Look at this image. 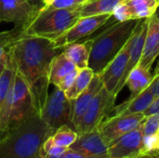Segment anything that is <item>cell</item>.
<instances>
[{"label": "cell", "instance_id": "1", "mask_svg": "<svg viewBox=\"0 0 159 158\" xmlns=\"http://www.w3.org/2000/svg\"><path fill=\"white\" fill-rule=\"evenodd\" d=\"M60 50L51 40L21 34L10 47L12 67L28 85L38 115L48 95L50 64Z\"/></svg>", "mask_w": 159, "mask_h": 158}, {"label": "cell", "instance_id": "2", "mask_svg": "<svg viewBox=\"0 0 159 158\" xmlns=\"http://www.w3.org/2000/svg\"><path fill=\"white\" fill-rule=\"evenodd\" d=\"M53 132L35 114L0 139V158H40L43 142Z\"/></svg>", "mask_w": 159, "mask_h": 158}, {"label": "cell", "instance_id": "3", "mask_svg": "<svg viewBox=\"0 0 159 158\" xmlns=\"http://www.w3.org/2000/svg\"><path fill=\"white\" fill-rule=\"evenodd\" d=\"M141 20L116 21L90 39L89 68L100 74L131 37Z\"/></svg>", "mask_w": 159, "mask_h": 158}, {"label": "cell", "instance_id": "4", "mask_svg": "<svg viewBox=\"0 0 159 158\" xmlns=\"http://www.w3.org/2000/svg\"><path fill=\"white\" fill-rule=\"evenodd\" d=\"M81 18V7L74 8L43 7L21 31V34L57 40Z\"/></svg>", "mask_w": 159, "mask_h": 158}, {"label": "cell", "instance_id": "5", "mask_svg": "<svg viewBox=\"0 0 159 158\" xmlns=\"http://www.w3.org/2000/svg\"><path fill=\"white\" fill-rule=\"evenodd\" d=\"M39 116L53 131L63 126L74 129L71 120V101L64 91L57 87H54L50 93L48 92Z\"/></svg>", "mask_w": 159, "mask_h": 158}, {"label": "cell", "instance_id": "6", "mask_svg": "<svg viewBox=\"0 0 159 158\" xmlns=\"http://www.w3.org/2000/svg\"><path fill=\"white\" fill-rule=\"evenodd\" d=\"M116 100V97L102 87L93 98L85 114L81 117L75 127V131L77 133H83L98 128L103 120L110 116Z\"/></svg>", "mask_w": 159, "mask_h": 158}, {"label": "cell", "instance_id": "7", "mask_svg": "<svg viewBox=\"0 0 159 158\" xmlns=\"http://www.w3.org/2000/svg\"><path fill=\"white\" fill-rule=\"evenodd\" d=\"M40 8L27 0H0V20L11 22L20 33L38 14Z\"/></svg>", "mask_w": 159, "mask_h": 158}, {"label": "cell", "instance_id": "8", "mask_svg": "<svg viewBox=\"0 0 159 158\" xmlns=\"http://www.w3.org/2000/svg\"><path fill=\"white\" fill-rule=\"evenodd\" d=\"M111 17V14L81 17L64 34H62L53 43L56 47L61 49L67 44L79 41L82 38L90 35L102 25H104Z\"/></svg>", "mask_w": 159, "mask_h": 158}, {"label": "cell", "instance_id": "9", "mask_svg": "<svg viewBox=\"0 0 159 158\" xmlns=\"http://www.w3.org/2000/svg\"><path fill=\"white\" fill-rule=\"evenodd\" d=\"M144 119L145 115L143 113L127 115H110L102 122L98 129L109 146L114 141L137 128Z\"/></svg>", "mask_w": 159, "mask_h": 158}, {"label": "cell", "instance_id": "10", "mask_svg": "<svg viewBox=\"0 0 159 158\" xmlns=\"http://www.w3.org/2000/svg\"><path fill=\"white\" fill-rule=\"evenodd\" d=\"M143 121L137 128L109 144L108 158H136L143 154Z\"/></svg>", "mask_w": 159, "mask_h": 158}, {"label": "cell", "instance_id": "11", "mask_svg": "<svg viewBox=\"0 0 159 158\" xmlns=\"http://www.w3.org/2000/svg\"><path fill=\"white\" fill-rule=\"evenodd\" d=\"M158 5L157 0H125L116 7L112 16L117 21L147 19L155 14Z\"/></svg>", "mask_w": 159, "mask_h": 158}, {"label": "cell", "instance_id": "12", "mask_svg": "<svg viewBox=\"0 0 159 158\" xmlns=\"http://www.w3.org/2000/svg\"><path fill=\"white\" fill-rule=\"evenodd\" d=\"M147 19L141 20L139 24L136 26L131 37L129 38V43H130L129 57V61H128L125 72L121 77L120 82L118 83V85L116 88L115 94L116 96L122 90V88L126 86V81H127L130 72L139 64V62L141 61L143 44H144L146 32H147Z\"/></svg>", "mask_w": 159, "mask_h": 158}, {"label": "cell", "instance_id": "13", "mask_svg": "<svg viewBox=\"0 0 159 158\" xmlns=\"http://www.w3.org/2000/svg\"><path fill=\"white\" fill-rule=\"evenodd\" d=\"M129 47L130 43L129 40L127 44L123 47V48L118 52V54L100 74L101 79L103 83V87L115 97H117L115 94V91L127 67L129 57Z\"/></svg>", "mask_w": 159, "mask_h": 158}, {"label": "cell", "instance_id": "14", "mask_svg": "<svg viewBox=\"0 0 159 158\" xmlns=\"http://www.w3.org/2000/svg\"><path fill=\"white\" fill-rule=\"evenodd\" d=\"M69 149L86 156H107L108 143L96 128L90 131L78 133L76 141Z\"/></svg>", "mask_w": 159, "mask_h": 158}, {"label": "cell", "instance_id": "15", "mask_svg": "<svg viewBox=\"0 0 159 158\" xmlns=\"http://www.w3.org/2000/svg\"><path fill=\"white\" fill-rule=\"evenodd\" d=\"M159 56V20L154 15L147 19V32L139 65L151 70Z\"/></svg>", "mask_w": 159, "mask_h": 158}, {"label": "cell", "instance_id": "16", "mask_svg": "<svg viewBox=\"0 0 159 158\" xmlns=\"http://www.w3.org/2000/svg\"><path fill=\"white\" fill-rule=\"evenodd\" d=\"M103 83L100 74H95L89 87L80 93L75 100L71 101V120L75 130V127L85 114L89 105L90 104L96 94L102 88Z\"/></svg>", "mask_w": 159, "mask_h": 158}, {"label": "cell", "instance_id": "17", "mask_svg": "<svg viewBox=\"0 0 159 158\" xmlns=\"http://www.w3.org/2000/svg\"><path fill=\"white\" fill-rule=\"evenodd\" d=\"M155 99L156 98L154 94L148 87L138 95L130 96L127 101L120 103L119 105H115L110 115H127L143 113Z\"/></svg>", "mask_w": 159, "mask_h": 158}, {"label": "cell", "instance_id": "18", "mask_svg": "<svg viewBox=\"0 0 159 158\" xmlns=\"http://www.w3.org/2000/svg\"><path fill=\"white\" fill-rule=\"evenodd\" d=\"M90 44V39L84 42L76 41L65 45L61 50L78 69H84L89 67Z\"/></svg>", "mask_w": 159, "mask_h": 158}, {"label": "cell", "instance_id": "19", "mask_svg": "<svg viewBox=\"0 0 159 158\" xmlns=\"http://www.w3.org/2000/svg\"><path fill=\"white\" fill-rule=\"evenodd\" d=\"M153 78L154 74L151 73V70L145 69L138 64L130 72L126 81V86L131 91L130 96H136L147 88L153 81Z\"/></svg>", "mask_w": 159, "mask_h": 158}, {"label": "cell", "instance_id": "20", "mask_svg": "<svg viewBox=\"0 0 159 158\" xmlns=\"http://www.w3.org/2000/svg\"><path fill=\"white\" fill-rule=\"evenodd\" d=\"M77 67L66 57V55L61 51L59 52L52 60L49 69V84L57 87L60 81L71 71L76 69Z\"/></svg>", "mask_w": 159, "mask_h": 158}, {"label": "cell", "instance_id": "21", "mask_svg": "<svg viewBox=\"0 0 159 158\" xmlns=\"http://www.w3.org/2000/svg\"><path fill=\"white\" fill-rule=\"evenodd\" d=\"M78 133L69 126H63L56 129L49 137L43 142L41 149H47L50 146H60L70 148L76 141Z\"/></svg>", "mask_w": 159, "mask_h": 158}, {"label": "cell", "instance_id": "22", "mask_svg": "<svg viewBox=\"0 0 159 158\" xmlns=\"http://www.w3.org/2000/svg\"><path fill=\"white\" fill-rule=\"evenodd\" d=\"M125 0H89L81 7V17L113 14L116 7Z\"/></svg>", "mask_w": 159, "mask_h": 158}, {"label": "cell", "instance_id": "23", "mask_svg": "<svg viewBox=\"0 0 159 158\" xmlns=\"http://www.w3.org/2000/svg\"><path fill=\"white\" fill-rule=\"evenodd\" d=\"M94 74H95L94 72L89 67L84 69H79L74 83L66 91H64L66 97L70 101L75 100L80 93H82L89 87Z\"/></svg>", "mask_w": 159, "mask_h": 158}, {"label": "cell", "instance_id": "24", "mask_svg": "<svg viewBox=\"0 0 159 158\" xmlns=\"http://www.w3.org/2000/svg\"><path fill=\"white\" fill-rule=\"evenodd\" d=\"M20 34V31L16 28L11 31L0 32V62L7 68H13L10 56V47Z\"/></svg>", "mask_w": 159, "mask_h": 158}, {"label": "cell", "instance_id": "25", "mask_svg": "<svg viewBox=\"0 0 159 158\" xmlns=\"http://www.w3.org/2000/svg\"><path fill=\"white\" fill-rule=\"evenodd\" d=\"M159 129V115H152L145 116L143 125V137L156 135Z\"/></svg>", "mask_w": 159, "mask_h": 158}, {"label": "cell", "instance_id": "26", "mask_svg": "<svg viewBox=\"0 0 159 158\" xmlns=\"http://www.w3.org/2000/svg\"><path fill=\"white\" fill-rule=\"evenodd\" d=\"M89 0H51L45 7L50 8H74L82 7Z\"/></svg>", "mask_w": 159, "mask_h": 158}, {"label": "cell", "instance_id": "27", "mask_svg": "<svg viewBox=\"0 0 159 158\" xmlns=\"http://www.w3.org/2000/svg\"><path fill=\"white\" fill-rule=\"evenodd\" d=\"M159 150V137L157 134L143 138V153Z\"/></svg>", "mask_w": 159, "mask_h": 158}, {"label": "cell", "instance_id": "28", "mask_svg": "<svg viewBox=\"0 0 159 158\" xmlns=\"http://www.w3.org/2000/svg\"><path fill=\"white\" fill-rule=\"evenodd\" d=\"M78 71H79V69L76 68V69L71 71L70 73H68L65 76L62 77V79H61V80L60 81V83L58 84L57 88H61V89L63 90V91H66V90L72 86V84L74 83V81H75V79L77 74H78Z\"/></svg>", "mask_w": 159, "mask_h": 158}, {"label": "cell", "instance_id": "29", "mask_svg": "<svg viewBox=\"0 0 159 158\" xmlns=\"http://www.w3.org/2000/svg\"><path fill=\"white\" fill-rule=\"evenodd\" d=\"M62 158H108V156H86V155L80 154L78 152L73 151L71 149H68Z\"/></svg>", "mask_w": 159, "mask_h": 158}, {"label": "cell", "instance_id": "30", "mask_svg": "<svg viewBox=\"0 0 159 158\" xmlns=\"http://www.w3.org/2000/svg\"><path fill=\"white\" fill-rule=\"evenodd\" d=\"M145 116L152 115H159V97L156 98L154 102L150 104V106L143 112Z\"/></svg>", "mask_w": 159, "mask_h": 158}, {"label": "cell", "instance_id": "31", "mask_svg": "<svg viewBox=\"0 0 159 158\" xmlns=\"http://www.w3.org/2000/svg\"><path fill=\"white\" fill-rule=\"evenodd\" d=\"M149 88H150L152 93L154 94L155 98L159 97V74L154 75L153 81L149 85Z\"/></svg>", "mask_w": 159, "mask_h": 158}, {"label": "cell", "instance_id": "32", "mask_svg": "<svg viewBox=\"0 0 159 158\" xmlns=\"http://www.w3.org/2000/svg\"><path fill=\"white\" fill-rule=\"evenodd\" d=\"M31 5L42 9L43 7H45L46 6H48V4L51 1V0H27Z\"/></svg>", "mask_w": 159, "mask_h": 158}, {"label": "cell", "instance_id": "33", "mask_svg": "<svg viewBox=\"0 0 159 158\" xmlns=\"http://www.w3.org/2000/svg\"><path fill=\"white\" fill-rule=\"evenodd\" d=\"M136 158H159V150L143 153Z\"/></svg>", "mask_w": 159, "mask_h": 158}, {"label": "cell", "instance_id": "34", "mask_svg": "<svg viewBox=\"0 0 159 158\" xmlns=\"http://www.w3.org/2000/svg\"><path fill=\"white\" fill-rule=\"evenodd\" d=\"M5 68H6V66H5L2 62H0V76H1V74H2V73L4 72Z\"/></svg>", "mask_w": 159, "mask_h": 158}, {"label": "cell", "instance_id": "35", "mask_svg": "<svg viewBox=\"0 0 159 158\" xmlns=\"http://www.w3.org/2000/svg\"><path fill=\"white\" fill-rule=\"evenodd\" d=\"M159 74V61H158V62H157V67H156L155 73H154L153 74L155 75V74Z\"/></svg>", "mask_w": 159, "mask_h": 158}, {"label": "cell", "instance_id": "36", "mask_svg": "<svg viewBox=\"0 0 159 158\" xmlns=\"http://www.w3.org/2000/svg\"><path fill=\"white\" fill-rule=\"evenodd\" d=\"M154 16L159 20V5L158 7H157V10H156V12H155V14H154Z\"/></svg>", "mask_w": 159, "mask_h": 158}, {"label": "cell", "instance_id": "37", "mask_svg": "<svg viewBox=\"0 0 159 158\" xmlns=\"http://www.w3.org/2000/svg\"><path fill=\"white\" fill-rule=\"evenodd\" d=\"M157 135H158V137H159V129H158V131H157Z\"/></svg>", "mask_w": 159, "mask_h": 158}, {"label": "cell", "instance_id": "38", "mask_svg": "<svg viewBox=\"0 0 159 158\" xmlns=\"http://www.w3.org/2000/svg\"><path fill=\"white\" fill-rule=\"evenodd\" d=\"M157 1H158V2H159V0H157Z\"/></svg>", "mask_w": 159, "mask_h": 158}, {"label": "cell", "instance_id": "39", "mask_svg": "<svg viewBox=\"0 0 159 158\" xmlns=\"http://www.w3.org/2000/svg\"><path fill=\"white\" fill-rule=\"evenodd\" d=\"M0 22H1V20H0Z\"/></svg>", "mask_w": 159, "mask_h": 158}]
</instances>
